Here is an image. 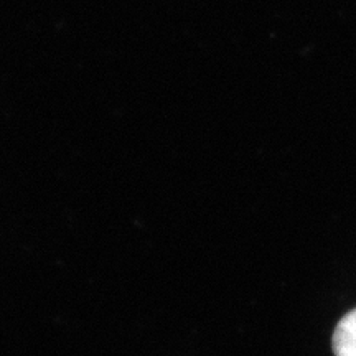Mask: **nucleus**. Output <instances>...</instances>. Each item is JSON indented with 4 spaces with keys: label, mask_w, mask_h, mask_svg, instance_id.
<instances>
[{
    "label": "nucleus",
    "mask_w": 356,
    "mask_h": 356,
    "mask_svg": "<svg viewBox=\"0 0 356 356\" xmlns=\"http://www.w3.org/2000/svg\"><path fill=\"white\" fill-rule=\"evenodd\" d=\"M335 356H356V309L340 320L332 338Z\"/></svg>",
    "instance_id": "nucleus-1"
}]
</instances>
